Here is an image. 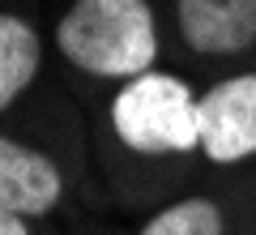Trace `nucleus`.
I'll return each instance as SVG.
<instances>
[{
    "label": "nucleus",
    "instance_id": "f257e3e1",
    "mask_svg": "<svg viewBox=\"0 0 256 235\" xmlns=\"http://www.w3.org/2000/svg\"><path fill=\"white\" fill-rule=\"evenodd\" d=\"M56 47L90 77H141L158 56L154 9L150 0H73L56 26Z\"/></svg>",
    "mask_w": 256,
    "mask_h": 235
},
{
    "label": "nucleus",
    "instance_id": "f03ea898",
    "mask_svg": "<svg viewBox=\"0 0 256 235\" xmlns=\"http://www.w3.org/2000/svg\"><path fill=\"white\" fill-rule=\"evenodd\" d=\"M111 128L137 154L201 150V94L175 73H141L120 86L111 103Z\"/></svg>",
    "mask_w": 256,
    "mask_h": 235
},
{
    "label": "nucleus",
    "instance_id": "7ed1b4c3",
    "mask_svg": "<svg viewBox=\"0 0 256 235\" xmlns=\"http://www.w3.org/2000/svg\"><path fill=\"white\" fill-rule=\"evenodd\" d=\"M201 154L210 163H244L256 154V73H239L201 94Z\"/></svg>",
    "mask_w": 256,
    "mask_h": 235
},
{
    "label": "nucleus",
    "instance_id": "20e7f679",
    "mask_svg": "<svg viewBox=\"0 0 256 235\" xmlns=\"http://www.w3.org/2000/svg\"><path fill=\"white\" fill-rule=\"evenodd\" d=\"M60 197H64L60 167L34 145L0 137V209L18 218H38L52 214Z\"/></svg>",
    "mask_w": 256,
    "mask_h": 235
},
{
    "label": "nucleus",
    "instance_id": "39448f33",
    "mask_svg": "<svg viewBox=\"0 0 256 235\" xmlns=\"http://www.w3.org/2000/svg\"><path fill=\"white\" fill-rule=\"evenodd\" d=\"M175 18L201 56H235L256 43V0H175Z\"/></svg>",
    "mask_w": 256,
    "mask_h": 235
},
{
    "label": "nucleus",
    "instance_id": "423d86ee",
    "mask_svg": "<svg viewBox=\"0 0 256 235\" xmlns=\"http://www.w3.org/2000/svg\"><path fill=\"white\" fill-rule=\"evenodd\" d=\"M38 64H43V47L34 26L13 13H0V111H9L26 94Z\"/></svg>",
    "mask_w": 256,
    "mask_h": 235
},
{
    "label": "nucleus",
    "instance_id": "0eeeda50",
    "mask_svg": "<svg viewBox=\"0 0 256 235\" xmlns=\"http://www.w3.org/2000/svg\"><path fill=\"white\" fill-rule=\"evenodd\" d=\"M141 235H222V209L210 197H184L158 209L141 226Z\"/></svg>",
    "mask_w": 256,
    "mask_h": 235
},
{
    "label": "nucleus",
    "instance_id": "6e6552de",
    "mask_svg": "<svg viewBox=\"0 0 256 235\" xmlns=\"http://www.w3.org/2000/svg\"><path fill=\"white\" fill-rule=\"evenodd\" d=\"M0 235H30V226H26V218L4 214V209H0Z\"/></svg>",
    "mask_w": 256,
    "mask_h": 235
}]
</instances>
